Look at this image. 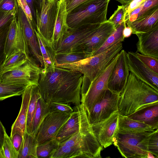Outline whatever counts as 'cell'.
Listing matches in <instances>:
<instances>
[{
    "label": "cell",
    "mask_w": 158,
    "mask_h": 158,
    "mask_svg": "<svg viewBox=\"0 0 158 158\" xmlns=\"http://www.w3.org/2000/svg\"><path fill=\"white\" fill-rule=\"evenodd\" d=\"M158 129L155 130L150 135L148 143L149 152L152 154L155 158L158 157Z\"/></svg>",
    "instance_id": "obj_41"
},
{
    "label": "cell",
    "mask_w": 158,
    "mask_h": 158,
    "mask_svg": "<svg viewBox=\"0 0 158 158\" xmlns=\"http://www.w3.org/2000/svg\"><path fill=\"white\" fill-rule=\"evenodd\" d=\"M59 0H34L36 31L52 44Z\"/></svg>",
    "instance_id": "obj_7"
},
{
    "label": "cell",
    "mask_w": 158,
    "mask_h": 158,
    "mask_svg": "<svg viewBox=\"0 0 158 158\" xmlns=\"http://www.w3.org/2000/svg\"><path fill=\"white\" fill-rule=\"evenodd\" d=\"M32 85H28L22 95L20 109L17 117L11 127L10 137L15 133L19 134L23 137L26 130L28 110Z\"/></svg>",
    "instance_id": "obj_23"
},
{
    "label": "cell",
    "mask_w": 158,
    "mask_h": 158,
    "mask_svg": "<svg viewBox=\"0 0 158 158\" xmlns=\"http://www.w3.org/2000/svg\"><path fill=\"white\" fill-rule=\"evenodd\" d=\"M118 111L107 118L92 125L93 132L103 148L113 144L118 130Z\"/></svg>",
    "instance_id": "obj_16"
},
{
    "label": "cell",
    "mask_w": 158,
    "mask_h": 158,
    "mask_svg": "<svg viewBox=\"0 0 158 158\" xmlns=\"http://www.w3.org/2000/svg\"><path fill=\"white\" fill-rule=\"evenodd\" d=\"M41 97L37 85H32L29 104L26 131L31 134L34 115L39 98Z\"/></svg>",
    "instance_id": "obj_32"
},
{
    "label": "cell",
    "mask_w": 158,
    "mask_h": 158,
    "mask_svg": "<svg viewBox=\"0 0 158 158\" xmlns=\"http://www.w3.org/2000/svg\"><path fill=\"white\" fill-rule=\"evenodd\" d=\"M136 35L138 38L136 52L158 59V27Z\"/></svg>",
    "instance_id": "obj_20"
},
{
    "label": "cell",
    "mask_w": 158,
    "mask_h": 158,
    "mask_svg": "<svg viewBox=\"0 0 158 158\" xmlns=\"http://www.w3.org/2000/svg\"><path fill=\"white\" fill-rule=\"evenodd\" d=\"M42 69L31 56L19 68L1 74L0 81L38 85Z\"/></svg>",
    "instance_id": "obj_8"
},
{
    "label": "cell",
    "mask_w": 158,
    "mask_h": 158,
    "mask_svg": "<svg viewBox=\"0 0 158 158\" xmlns=\"http://www.w3.org/2000/svg\"><path fill=\"white\" fill-rule=\"evenodd\" d=\"M127 53L124 49L120 52L107 83L108 89L119 95L125 88L130 73Z\"/></svg>",
    "instance_id": "obj_14"
},
{
    "label": "cell",
    "mask_w": 158,
    "mask_h": 158,
    "mask_svg": "<svg viewBox=\"0 0 158 158\" xmlns=\"http://www.w3.org/2000/svg\"><path fill=\"white\" fill-rule=\"evenodd\" d=\"M119 54L103 72L91 83L84 98L81 100V103L83 104L87 113L90 110L104 91L108 89V79L117 61Z\"/></svg>",
    "instance_id": "obj_11"
},
{
    "label": "cell",
    "mask_w": 158,
    "mask_h": 158,
    "mask_svg": "<svg viewBox=\"0 0 158 158\" xmlns=\"http://www.w3.org/2000/svg\"><path fill=\"white\" fill-rule=\"evenodd\" d=\"M11 20L0 28V70L6 59L5 45Z\"/></svg>",
    "instance_id": "obj_37"
},
{
    "label": "cell",
    "mask_w": 158,
    "mask_h": 158,
    "mask_svg": "<svg viewBox=\"0 0 158 158\" xmlns=\"http://www.w3.org/2000/svg\"><path fill=\"white\" fill-rule=\"evenodd\" d=\"M6 131V129L0 120V155L4 142L5 133Z\"/></svg>",
    "instance_id": "obj_48"
},
{
    "label": "cell",
    "mask_w": 158,
    "mask_h": 158,
    "mask_svg": "<svg viewBox=\"0 0 158 158\" xmlns=\"http://www.w3.org/2000/svg\"><path fill=\"white\" fill-rule=\"evenodd\" d=\"M68 14L65 0H59L57 3L56 15L52 41L54 50L61 42L69 28L67 22Z\"/></svg>",
    "instance_id": "obj_21"
},
{
    "label": "cell",
    "mask_w": 158,
    "mask_h": 158,
    "mask_svg": "<svg viewBox=\"0 0 158 158\" xmlns=\"http://www.w3.org/2000/svg\"><path fill=\"white\" fill-rule=\"evenodd\" d=\"M103 148L88 120L79 130L60 143L50 158H100Z\"/></svg>",
    "instance_id": "obj_2"
},
{
    "label": "cell",
    "mask_w": 158,
    "mask_h": 158,
    "mask_svg": "<svg viewBox=\"0 0 158 158\" xmlns=\"http://www.w3.org/2000/svg\"><path fill=\"white\" fill-rule=\"evenodd\" d=\"M83 75L60 68H42L37 85L41 97L47 104L50 102L81 103Z\"/></svg>",
    "instance_id": "obj_1"
},
{
    "label": "cell",
    "mask_w": 158,
    "mask_h": 158,
    "mask_svg": "<svg viewBox=\"0 0 158 158\" xmlns=\"http://www.w3.org/2000/svg\"><path fill=\"white\" fill-rule=\"evenodd\" d=\"M74 111L56 137L59 143L65 140L79 130L89 120L86 110L82 104L75 106Z\"/></svg>",
    "instance_id": "obj_17"
},
{
    "label": "cell",
    "mask_w": 158,
    "mask_h": 158,
    "mask_svg": "<svg viewBox=\"0 0 158 158\" xmlns=\"http://www.w3.org/2000/svg\"><path fill=\"white\" fill-rule=\"evenodd\" d=\"M110 0H88L68 14L67 22L70 28L87 24H100L107 20Z\"/></svg>",
    "instance_id": "obj_5"
},
{
    "label": "cell",
    "mask_w": 158,
    "mask_h": 158,
    "mask_svg": "<svg viewBox=\"0 0 158 158\" xmlns=\"http://www.w3.org/2000/svg\"><path fill=\"white\" fill-rule=\"evenodd\" d=\"M124 6H118L117 10L107 20L113 24L115 29L124 22Z\"/></svg>",
    "instance_id": "obj_40"
},
{
    "label": "cell",
    "mask_w": 158,
    "mask_h": 158,
    "mask_svg": "<svg viewBox=\"0 0 158 158\" xmlns=\"http://www.w3.org/2000/svg\"><path fill=\"white\" fill-rule=\"evenodd\" d=\"M115 29L113 24L107 20L101 23L73 52H82L88 57L92 56Z\"/></svg>",
    "instance_id": "obj_10"
},
{
    "label": "cell",
    "mask_w": 158,
    "mask_h": 158,
    "mask_svg": "<svg viewBox=\"0 0 158 158\" xmlns=\"http://www.w3.org/2000/svg\"><path fill=\"white\" fill-rule=\"evenodd\" d=\"M38 143L35 137L25 131L19 150V158H38Z\"/></svg>",
    "instance_id": "obj_26"
},
{
    "label": "cell",
    "mask_w": 158,
    "mask_h": 158,
    "mask_svg": "<svg viewBox=\"0 0 158 158\" xmlns=\"http://www.w3.org/2000/svg\"><path fill=\"white\" fill-rule=\"evenodd\" d=\"M118 130L124 132H141L153 130L151 127L143 123L119 114Z\"/></svg>",
    "instance_id": "obj_27"
},
{
    "label": "cell",
    "mask_w": 158,
    "mask_h": 158,
    "mask_svg": "<svg viewBox=\"0 0 158 158\" xmlns=\"http://www.w3.org/2000/svg\"><path fill=\"white\" fill-rule=\"evenodd\" d=\"M127 116L149 126L153 130L158 129V102L143 107Z\"/></svg>",
    "instance_id": "obj_24"
},
{
    "label": "cell",
    "mask_w": 158,
    "mask_h": 158,
    "mask_svg": "<svg viewBox=\"0 0 158 158\" xmlns=\"http://www.w3.org/2000/svg\"><path fill=\"white\" fill-rule=\"evenodd\" d=\"M28 85L26 84L8 83L0 81V101L22 95Z\"/></svg>",
    "instance_id": "obj_29"
},
{
    "label": "cell",
    "mask_w": 158,
    "mask_h": 158,
    "mask_svg": "<svg viewBox=\"0 0 158 158\" xmlns=\"http://www.w3.org/2000/svg\"><path fill=\"white\" fill-rule=\"evenodd\" d=\"M20 50L28 56L30 52L17 15L11 20L6 37L5 51L6 59L14 52Z\"/></svg>",
    "instance_id": "obj_15"
},
{
    "label": "cell",
    "mask_w": 158,
    "mask_h": 158,
    "mask_svg": "<svg viewBox=\"0 0 158 158\" xmlns=\"http://www.w3.org/2000/svg\"><path fill=\"white\" fill-rule=\"evenodd\" d=\"M157 6L158 0H146L126 17L124 21L126 24L133 22Z\"/></svg>",
    "instance_id": "obj_33"
},
{
    "label": "cell",
    "mask_w": 158,
    "mask_h": 158,
    "mask_svg": "<svg viewBox=\"0 0 158 158\" xmlns=\"http://www.w3.org/2000/svg\"><path fill=\"white\" fill-rule=\"evenodd\" d=\"M66 9L69 13L74 8L88 0H65Z\"/></svg>",
    "instance_id": "obj_46"
},
{
    "label": "cell",
    "mask_w": 158,
    "mask_h": 158,
    "mask_svg": "<svg viewBox=\"0 0 158 158\" xmlns=\"http://www.w3.org/2000/svg\"><path fill=\"white\" fill-rule=\"evenodd\" d=\"M18 5L26 16L30 23L36 30V25L33 20L31 9L25 0H16Z\"/></svg>",
    "instance_id": "obj_43"
},
{
    "label": "cell",
    "mask_w": 158,
    "mask_h": 158,
    "mask_svg": "<svg viewBox=\"0 0 158 158\" xmlns=\"http://www.w3.org/2000/svg\"><path fill=\"white\" fill-rule=\"evenodd\" d=\"M17 15L29 50L32 57L41 67H44V63L39 44L37 39L35 29L30 23L26 16L19 6Z\"/></svg>",
    "instance_id": "obj_19"
},
{
    "label": "cell",
    "mask_w": 158,
    "mask_h": 158,
    "mask_svg": "<svg viewBox=\"0 0 158 158\" xmlns=\"http://www.w3.org/2000/svg\"><path fill=\"white\" fill-rule=\"evenodd\" d=\"M136 56L147 67L154 72L158 74V59L135 52Z\"/></svg>",
    "instance_id": "obj_39"
},
{
    "label": "cell",
    "mask_w": 158,
    "mask_h": 158,
    "mask_svg": "<svg viewBox=\"0 0 158 158\" xmlns=\"http://www.w3.org/2000/svg\"><path fill=\"white\" fill-rule=\"evenodd\" d=\"M130 72L137 78L158 91V74L148 68L135 55V52L127 53Z\"/></svg>",
    "instance_id": "obj_18"
},
{
    "label": "cell",
    "mask_w": 158,
    "mask_h": 158,
    "mask_svg": "<svg viewBox=\"0 0 158 158\" xmlns=\"http://www.w3.org/2000/svg\"><path fill=\"white\" fill-rule=\"evenodd\" d=\"M17 12L9 11L5 13L0 12V28L11 20L16 15Z\"/></svg>",
    "instance_id": "obj_45"
},
{
    "label": "cell",
    "mask_w": 158,
    "mask_h": 158,
    "mask_svg": "<svg viewBox=\"0 0 158 158\" xmlns=\"http://www.w3.org/2000/svg\"><path fill=\"white\" fill-rule=\"evenodd\" d=\"M100 24H87L76 28H69L61 42L55 48L56 53L73 52Z\"/></svg>",
    "instance_id": "obj_13"
},
{
    "label": "cell",
    "mask_w": 158,
    "mask_h": 158,
    "mask_svg": "<svg viewBox=\"0 0 158 158\" xmlns=\"http://www.w3.org/2000/svg\"><path fill=\"white\" fill-rule=\"evenodd\" d=\"M59 142L56 138L38 145L36 150L38 158H50L58 148Z\"/></svg>",
    "instance_id": "obj_35"
},
{
    "label": "cell",
    "mask_w": 158,
    "mask_h": 158,
    "mask_svg": "<svg viewBox=\"0 0 158 158\" xmlns=\"http://www.w3.org/2000/svg\"><path fill=\"white\" fill-rule=\"evenodd\" d=\"M119 2L122 5H124L130 2L132 0H116Z\"/></svg>",
    "instance_id": "obj_51"
},
{
    "label": "cell",
    "mask_w": 158,
    "mask_h": 158,
    "mask_svg": "<svg viewBox=\"0 0 158 158\" xmlns=\"http://www.w3.org/2000/svg\"><path fill=\"white\" fill-rule=\"evenodd\" d=\"M4 0H0V6Z\"/></svg>",
    "instance_id": "obj_52"
},
{
    "label": "cell",
    "mask_w": 158,
    "mask_h": 158,
    "mask_svg": "<svg viewBox=\"0 0 158 158\" xmlns=\"http://www.w3.org/2000/svg\"><path fill=\"white\" fill-rule=\"evenodd\" d=\"M120 96L119 113L126 116L143 107L158 102V91L130 72L127 84Z\"/></svg>",
    "instance_id": "obj_4"
},
{
    "label": "cell",
    "mask_w": 158,
    "mask_h": 158,
    "mask_svg": "<svg viewBox=\"0 0 158 158\" xmlns=\"http://www.w3.org/2000/svg\"><path fill=\"white\" fill-rule=\"evenodd\" d=\"M49 113L46 102L40 97L38 99L35 110L31 134L36 137L41 123Z\"/></svg>",
    "instance_id": "obj_30"
},
{
    "label": "cell",
    "mask_w": 158,
    "mask_h": 158,
    "mask_svg": "<svg viewBox=\"0 0 158 158\" xmlns=\"http://www.w3.org/2000/svg\"><path fill=\"white\" fill-rule=\"evenodd\" d=\"M123 48V44H116L95 55L72 63L62 65V68L78 72L83 75L81 95L83 98L91 83L109 65Z\"/></svg>",
    "instance_id": "obj_3"
},
{
    "label": "cell",
    "mask_w": 158,
    "mask_h": 158,
    "mask_svg": "<svg viewBox=\"0 0 158 158\" xmlns=\"http://www.w3.org/2000/svg\"><path fill=\"white\" fill-rule=\"evenodd\" d=\"M37 39L43 57L44 69L54 67L55 57L56 53L51 42L48 40L40 33L35 29Z\"/></svg>",
    "instance_id": "obj_25"
},
{
    "label": "cell",
    "mask_w": 158,
    "mask_h": 158,
    "mask_svg": "<svg viewBox=\"0 0 158 158\" xmlns=\"http://www.w3.org/2000/svg\"><path fill=\"white\" fill-rule=\"evenodd\" d=\"M123 37L125 38H128L132 34V30L130 27L126 26L123 29Z\"/></svg>",
    "instance_id": "obj_50"
},
{
    "label": "cell",
    "mask_w": 158,
    "mask_h": 158,
    "mask_svg": "<svg viewBox=\"0 0 158 158\" xmlns=\"http://www.w3.org/2000/svg\"><path fill=\"white\" fill-rule=\"evenodd\" d=\"M120 97L108 89L105 90L87 113L90 124L101 122L118 111Z\"/></svg>",
    "instance_id": "obj_9"
},
{
    "label": "cell",
    "mask_w": 158,
    "mask_h": 158,
    "mask_svg": "<svg viewBox=\"0 0 158 158\" xmlns=\"http://www.w3.org/2000/svg\"><path fill=\"white\" fill-rule=\"evenodd\" d=\"M132 31V34L145 33L158 27V6L135 20L126 24Z\"/></svg>",
    "instance_id": "obj_22"
},
{
    "label": "cell",
    "mask_w": 158,
    "mask_h": 158,
    "mask_svg": "<svg viewBox=\"0 0 158 158\" xmlns=\"http://www.w3.org/2000/svg\"><path fill=\"white\" fill-rule=\"evenodd\" d=\"M10 139L14 147L18 152L22 143L23 137L19 134L15 133L10 137Z\"/></svg>",
    "instance_id": "obj_47"
},
{
    "label": "cell",
    "mask_w": 158,
    "mask_h": 158,
    "mask_svg": "<svg viewBox=\"0 0 158 158\" xmlns=\"http://www.w3.org/2000/svg\"><path fill=\"white\" fill-rule=\"evenodd\" d=\"M19 5L16 0H4L0 6V12L18 11Z\"/></svg>",
    "instance_id": "obj_42"
},
{
    "label": "cell",
    "mask_w": 158,
    "mask_h": 158,
    "mask_svg": "<svg viewBox=\"0 0 158 158\" xmlns=\"http://www.w3.org/2000/svg\"><path fill=\"white\" fill-rule=\"evenodd\" d=\"M87 57L86 55L81 52L56 53L55 57V65L73 63Z\"/></svg>",
    "instance_id": "obj_34"
},
{
    "label": "cell",
    "mask_w": 158,
    "mask_h": 158,
    "mask_svg": "<svg viewBox=\"0 0 158 158\" xmlns=\"http://www.w3.org/2000/svg\"><path fill=\"white\" fill-rule=\"evenodd\" d=\"M126 26L124 22H123L121 24L118 26L107 38L102 45L92 56L98 54L116 44L122 43L125 39L123 35V31Z\"/></svg>",
    "instance_id": "obj_31"
},
{
    "label": "cell",
    "mask_w": 158,
    "mask_h": 158,
    "mask_svg": "<svg viewBox=\"0 0 158 158\" xmlns=\"http://www.w3.org/2000/svg\"><path fill=\"white\" fill-rule=\"evenodd\" d=\"M47 104L49 113L60 112L71 114L74 111L73 109L67 103L50 102Z\"/></svg>",
    "instance_id": "obj_38"
},
{
    "label": "cell",
    "mask_w": 158,
    "mask_h": 158,
    "mask_svg": "<svg viewBox=\"0 0 158 158\" xmlns=\"http://www.w3.org/2000/svg\"><path fill=\"white\" fill-rule=\"evenodd\" d=\"M19 153L13 145L10 137L5 131L4 141L0 158H19Z\"/></svg>",
    "instance_id": "obj_36"
},
{
    "label": "cell",
    "mask_w": 158,
    "mask_h": 158,
    "mask_svg": "<svg viewBox=\"0 0 158 158\" xmlns=\"http://www.w3.org/2000/svg\"><path fill=\"white\" fill-rule=\"evenodd\" d=\"M30 56H28L25 53L20 50L14 52L5 60L0 70V75L19 68L25 62Z\"/></svg>",
    "instance_id": "obj_28"
},
{
    "label": "cell",
    "mask_w": 158,
    "mask_h": 158,
    "mask_svg": "<svg viewBox=\"0 0 158 158\" xmlns=\"http://www.w3.org/2000/svg\"><path fill=\"white\" fill-rule=\"evenodd\" d=\"M146 0H132L130 2L123 5L124 8V20L132 11L139 6Z\"/></svg>",
    "instance_id": "obj_44"
},
{
    "label": "cell",
    "mask_w": 158,
    "mask_h": 158,
    "mask_svg": "<svg viewBox=\"0 0 158 158\" xmlns=\"http://www.w3.org/2000/svg\"><path fill=\"white\" fill-rule=\"evenodd\" d=\"M25 1L30 7L33 18L36 25L35 8L34 0H25Z\"/></svg>",
    "instance_id": "obj_49"
},
{
    "label": "cell",
    "mask_w": 158,
    "mask_h": 158,
    "mask_svg": "<svg viewBox=\"0 0 158 158\" xmlns=\"http://www.w3.org/2000/svg\"><path fill=\"white\" fill-rule=\"evenodd\" d=\"M124 132L118 130L113 144L122 156L128 158H146L150 135L154 131Z\"/></svg>",
    "instance_id": "obj_6"
},
{
    "label": "cell",
    "mask_w": 158,
    "mask_h": 158,
    "mask_svg": "<svg viewBox=\"0 0 158 158\" xmlns=\"http://www.w3.org/2000/svg\"><path fill=\"white\" fill-rule=\"evenodd\" d=\"M71 114L60 112L48 114L40 125L35 137L38 144L55 138Z\"/></svg>",
    "instance_id": "obj_12"
}]
</instances>
